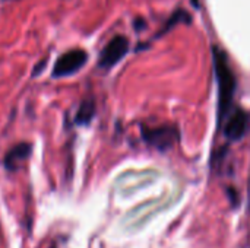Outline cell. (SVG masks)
I'll return each mask as SVG.
<instances>
[{
  "instance_id": "obj_9",
  "label": "cell",
  "mask_w": 250,
  "mask_h": 248,
  "mask_svg": "<svg viewBox=\"0 0 250 248\" xmlns=\"http://www.w3.org/2000/svg\"><path fill=\"white\" fill-rule=\"evenodd\" d=\"M45 64H47V60H45V58L40 60V63H38V64H35V66H34V69H32V76H40V75H41V72H42V69L45 67Z\"/></svg>"
},
{
  "instance_id": "obj_2",
  "label": "cell",
  "mask_w": 250,
  "mask_h": 248,
  "mask_svg": "<svg viewBox=\"0 0 250 248\" xmlns=\"http://www.w3.org/2000/svg\"><path fill=\"white\" fill-rule=\"evenodd\" d=\"M173 202L170 199H158V200H149L145 202L142 205H139L136 209L130 210L126 215L125 219V227L127 229H139L142 228L149 219H152V216H155L157 213L163 212L164 209L170 208Z\"/></svg>"
},
{
  "instance_id": "obj_3",
  "label": "cell",
  "mask_w": 250,
  "mask_h": 248,
  "mask_svg": "<svg viewBox=\"0 0 250 248\" xmlns=\"http://www.w3.org/2000/svg\"><path fill=\"white\" fill-rule=\"evenodd\" d=\"M88 61V54L85 50L82 48H73L70 51H66L64 54H62L54 66H53V72L51 76L53 77H66V76H72L76 72H79Z\"/></svg>"
},
{
  "instance_id": "obj_5",
  "label": "cell",
  "mask_w": 250,
  "mask_h": 248,
  "mask_svg": "<svg viewBox=\"0 0 250 248\" xmlns=\"http://www.w3.org/2000/svg\"><path fill=\"white\" fill-rule=\"evenodd\" d=\"M250 129V117L248 113H245L243 110H237L233 113V115L227 120L226 123V129H224V134L229 140L231 142H237L242 140Z\"/></svg>"
},
{
  "instance_id": "obj_7",
  "label": "cell",
  "mask_w": 250,
  "mask_h": 248,
  "mask_svg": "<svg viewBox=\"0 0 250 248\" xmlns=\"http://www.w3.org/2000/svg\"><path fill=\"white\" fill-rule=\"evenodd\" d=\"M31 152H32V145L31 143H28V142L16 143L4 155V158H3V167L7 171H10V172L18 171L21 168V165L31 156Z\"/></svg>"
},
{
  "instance_id": "obj_4",
  "label": "cell",
  "mask_w": 250,
  "mask_h": 248,
  "mask_svg": "<svg viewBox=\"0 0 250 248\" xmlns=\"http://www.w3.org/2000/svg\"><path fill=\"white\" fill-rule=\"evenodd\" d=\"M127 51H129V39L123 35H116L103 48L98 58V66L104 70H108L114 67L127 54Z\"/></svg>"
},
{
  "instance_id": "obj_6",
  "label": "cell",
  "mask_w": 250,
  "mask_h": 248,
  "mask_svg": "<svg viewBox=\"0 0 250 248\" xmlns=\"http://www.w3.org/2000/svg\"><path fill=\"white\" fill-rule=\"evenodd\" d=\"M144 139L146 140V143L164 151L170 146H173V143L177 140V132L168 126H164V127H158V129H146L144 130Z\"/></svg>"
},
{
  "instance_id": "obj_1",
  "label": "cell",
  "mask_w": 250,
  "mask_h": 248,
  "mask_svg": "<svg viewBox=\"0 0 250 248\" xmlns=\"http://www.w3.org/2000/svg\"><path fill=\"white\" fill-rule=\"evenodd\" d=\"M214 54V69L215 77L218 83V121L221 123L230 107L233 104L234 92H236V77L229 64L227 54L220 47H212Z\"/></svg>"
},
{
  "instance_id": "obj_8",
  "label": "cell",
  "mask_w": 250,
  "mask_h": 248,
  "mask_svg": "<svg viewBox=\"0 0 250 248\" xmlns=\"http://www.w3.org/2000/svg\"><path fill=\"white\" fill-rule=\"evenodd\" d=\"M95 115V102L92 98H86L81 102L76 114H75V124L78 126H88Z\"/></svg>"
}]
</instances>
